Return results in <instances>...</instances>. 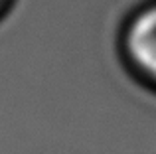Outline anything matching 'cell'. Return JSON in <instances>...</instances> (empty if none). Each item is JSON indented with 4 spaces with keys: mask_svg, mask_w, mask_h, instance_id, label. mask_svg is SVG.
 <instances>
[{
    "mask_svg": "<svg viewBox=\"0 0 156 154\" xmlns=\"http://www.w3.org/2000/svg\"><path fill=\"white\" fill-rule=\"evenodd\" d=\"M121 54L138 83L156 93V0L140 4L121 32Z\"/></svg>",
    "mask_w": 156,
    "mask_h": 154,
    "instance_id": "6da1fadb",
    "label": "cell"
},
{
    "mask_svg": "<svg viewBox=\"0 0 156 154\" xmlns=\"http://www.w3.org/2000/svg\"><path fill=\"white\" fill-rule=\"evenodd\" d=\"M6 2H8V0H0V12H2L4 8H6Z\"/></svg>",
    "mask_w": 156,
    "mask_h": 154,
    "instance_id": "7a4b0ae2",
    "label": "cell"
}]
</instances>
